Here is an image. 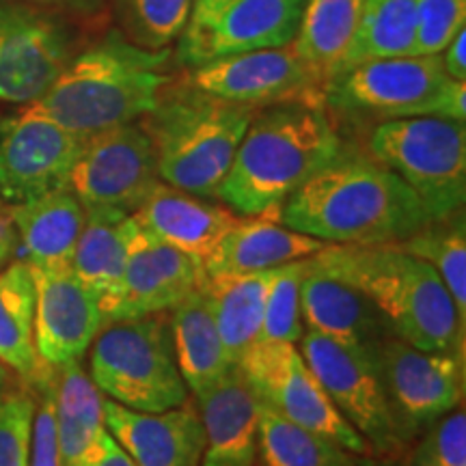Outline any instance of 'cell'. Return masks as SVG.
I'll list each match as a JSON object with an SVG mask.
<instances>
[{
	"mask_svg": "<svg viewBox=\"0 0 466 466\" xmlns=\"http://www.w3.org/2000/svg\"><path fill=\"white\" fill-rule=\"evenodd\" d=\"M415 0H363L357 31L330 76L367 61L415 55Z\"/></svg>",
	"mask_w": 466,
	"mask_h": 466,
	"instance_id": "f1b7e54d",
	"label": "cell"
},
{
	"mask_svg": "<svg viewBox=\"0 0 466 466\" xmlns=\"http://www.w3.org/2000/svg\"><path fill=\"white\" fill-rule=\"evenodd\" d=\"M76 466H137L127 456L124 447L115 441V436L106 428L102 430L97 441L89 447V451L76 462Z\"/></svg>",
	"mask_w": 466,
	"mask_h": 466,
	"instance_id": "ab89813d",
	"label": "cell"
},
{
	"mask_svg": "<svg viewBox=\"0 0 466 466\" xmlns=\"http://www.w3.org/2000/svg\"><path fill=\"white\" fill-rule=\"evenodd\" d=\"M300 318L307 330L350 348L378 352L391 333L387 319L363 291L305 261L300 279Z\"/></svg>",
	"mask_w": 466,
	"mask_h": 466,
	"instance_id": "ffe728a7",
	"label": "cell"
},
{
	"mask_svg": "<svg viewBox=\"0 0 466 466\" xmlns=\"http://www.w3.org/2000/svg\"><path fill=\"white\" fill-rule=\"evenodd\" d=\"M126 244L124 289L115 322L168 313L206 279L188 255L162 242L134 217L126 218Z\"/></svg>",
	"mask_w": 466,
	"mask_h": 466,
	"instance_id": "ac0fdd59",
	"label": "cell"
},
{
	"mask_svg": "<svg viewBox=\"0 0 466 466\" xmlns=\"http://www.w3.org/2000/svg\"><path fill=\"white\" fill-rule=\"evenodd\" d=\"M168 326L175 360L186 387L199 398L223 380L233 367L225 354L217 319L201 285L171 309Z\"/></svg>",
	"mask_w": 466,
	"mask_h": 466,
	"instance_id": "484cf974",
	"label": "cell"
},
{
	"mask_svg": "<svg viewBox=\"0 0 466 466\" xmlns=\"http://www.w3.org/2000/svg\"><path fill=\"white\" fill-rule=\"evenodd\" d=\"M311 264L339 277L374 302L395 337L419 350L464 359L466 322L428 261L398 247L329 244Z\"/></svg>",
	"mask_w": 466,
	"mask_h": 466,
	"instance_id": "277c9868",
	"label": "cell"
},
{
	"mask_svg": "<svg viewBox=\"0 0 466 466\" xmlns=\"http://www.w3.org/2000/svg\"><path fill=\"white\" fill-rule=\"evenodd\" d=\"M130 217L162 242L188 255L201 270L223 238L240 220L229 208L209 203L203 197L177 190L165 182L156 186L147 201Z\"/></svg>",
	"mask_w": 466,
	"mask_h": 466,
	"instance_id": "44dd1931",
	"label": "cell"
},
{
	"mask_svg": "<svg viewBox=\"0 0 466 466\" xmlns=\"http://www.w3.org/2000/svg\"><path fill=\"white\" fill-rule=\"evenodd\" d=\"M17 242V233L14 227V220H11L9 206H3L0 203V247L14 250Z\"/></svg>",
	"mask_w": 466,
	"mask_h": 466,
	"instance_id": "b9f144b4",
	"label": "cell"
},
{
	"mask_svg": "<svg viewBox=\"0 0 466 466\" xmlns=\"http://www.w3.org/2000/svg\"><path fill=\"white\" fill-rule=\"evenodd\" d=\"M363 0H309L289 48L326 76L357 31Z\"/></svg>",
	"mask_w": 466,
	"mask_h": 466,
	"instance_id": "1f68e13d",
	"label": "cell"
},
{
	"mask_svg": "<svg viewBox=\"0 0 466 466\" xmlns=\"http://www.w3.org/2000/svg\"><path fill=\"white\" fill-rule=\"evenodd\" d=\"M357 466H400L395 460L380 458V456H363L359 460Z\"/></svg>",
	"mask_w": 466,
	"mask_h": 466,
	"instance_id": "7bdbcfd3",
	"label": "cell"
},
{
	"mask_svg": "<svg viewBox=\"0 0 466 466\" xmlns=\"http://www.w3.org/2000/svg\"><path fill=\"white\" fill-rule=\"evenodd\" d=\"M89 376L104 398L132 410L162 412L190 400L167 313L104 326L91 343Z\"/></svg>",
	"mask_w": 466,
	"mask_h": 466,
	"instance_id": "52a82bcc",
	"label": "cell"
},
{
	"mask_svg": "<svg viewBox=\"0 0 466 466\" xmlns=\"http://www.w3.org/2000/svg\"><path fill=\"white\" fill-rule=\"evenodd\" d=\"M67 17L26 0H0V102L33 104L78 52Z\"/></svg>",
	"mask_w": 466,
	"mask_h": 466,
	"instance_id": "4fadbf2b",
	"label": "cell"
},
{
	"mask_svg": "<svg viewBox=\"0 0 466 466\" xmlns=\"http://www.w3.org/2000/svg\"><path fill=\"white\" fill-rule=\"evenodd\" d=\"M126 218L115 212H86L72 258L74 275L96 299L104 326L115 322L124 289Z\"/></svg>",
	"mask_w": 466,
	"mask_h": 466,
	"instance_id": "d4e9b609",
	"label": "cell"
},
{
	"mask_svg": "<svg viewBox=\"0 0 466 466\" xmlns=\"http://www.w3.org/2000/svg\"><path fill=\"white\" fill-rule=\"evenodd\" d=\"M14 382H15V374L9 370L7 365L3 363V360H0V391L14 387Z\"/></svg>",
	"mask_w": 466,
	"mask_h": 466,
	"instance_id": "ee69618b",
	"label": "cell"
},
{
	"mask_svg": "<svg viewBox=\"0 0 466 466\" xmlns=\"http://www.w3.org/2000/svg\"><path fill=\"white\" fill-rule=\"evenodd\" d=\"M11 253H14V250H9V248H5V247H0V268H3L5 264H7V259L11 258Z\"/></svg>",
	"mask_w": 466,
	"mask_h": 466,
	"instance_id": "f6af8a7d",
	"label": "cell"
},
{
	"mask_svg": "<svg viewBox=\"0 0 466 466\" xmlns=\"http://www.w3.org/2000/svg\"><path fill=\"white\" fill-rule=\"evenodd\" d=\"M398 248L428 261L456 302L460 318L466 322V223L464 209L451 217L430 220L415 236Z\"/></svg>",
	"mask_w": 466,
	"mask_h": 466,
	"instance_id": "d6a6232c",
	"label": "cell"
},
{
	"mask_svg": "<svg viewBox=\"0 0 466 466\" xmlns=\"http://www.w3.org/2000/svg\"><path fill=\"white\" fill-rule=\"evenodd\" d=\"M299 350L333 406L367 441L371 456L398 462L410 442L389 404L378 352L343 346L313 330L302 333Z\"/></svg>",
	"mask_w": 466,
	"mask_h": 466,
	"instance_id": "9c48e42d",
	"label": "cell"
},
{
	"mask_svg": "<svg viewBox=\"0 0 466 466\" xmlns=\"http://www.w3.org/2000/svg\"><path fill=\"white\" fill-rule=\"evenodd\" d=\"M0 127H3V126H0Z\"/></svg>",
	"mask_w": 466,
	"mask_h": 466,
	"instance_id": "bcb514c9",
	"label": "cell"
},
{
	"mask_svg": "<svg viewBox=\"0 0 466 466\" xmlns=\"http://www.w3.org/2000/svg\"><path fill=\"white\" fill-rule=\"evenodd\" d=\"M441 63L450 78L466 83V28H462V31L445 46V50L441 52Z\"/></svg>",
	"mask_w": 466,
	"mask_h": 466,
	"instance_id": "60d3db41",
	"label": "cell"
},
{
	"mask_svg": "<svg viewBox=\"0 0 466 466\" xmlns=\"http://www.w3.org/2000/svg\"><path fill=\"white\" fill-rule=\"evenodd\" d=\"M173 63L171 48L145 50L108 28L28 108L86 138L147 115L173 80Z\"/></svg>",
	"mask_w": 466,
	"mask_h": 466,
	"instance_id": "3957f363",
	"label": "cell"
},
{
	"mask_svg": "<svg viewBox=\"0 0 466 466\" xmlns=\"http://www.w3.org/2000/svg\"><path fill=\"white\" fill-rule=\"evenodd\" d=\"M35 7L48 9L72 22H93L106 14L110 0H26Z\"/></svg>",
	"mask_w": 466,
	"mask_h": 466,
	"instance_id": "f35d334b",
	"label": "cell"
},
{
	"mask_svg": "<svg viewBox=\"0 0 466 466\" xmlns=\"http://www.w3.org/2000/svg\"><path fill=\"white\" fill-rule=\"evenodd\" d=\"M184 78L197 89L253 108L288 102L324 104V74L289 46L218 58L186 69Z\"/></svg>",
	"mask_w": 466,
	"mask_h": 466,
	"instance_id": "9a60e30c",
	"label": "cell"
},
{
	"mask_svg": "<svg viewBox=\"0 0 466 466\" xmlns=\"http://www.w3.org/2000/svg\"><path fill=\"white\" fill-rule=\"evenodd\" d=\"M326 247L329 242L289 229L275 218L240 217L238 225L214 250L203 272L206 277H212L272 270L291 261L313 258Z\"/></svg>",
	"mask_w": 466,
	"mask_h": 466,
	"instance_id": "603a6c76",
	"label": "cell"
},
{
	"mask_svg": "<svg viewBox=\"0 0 466 466\" xmlns=\"http://www.w3.org/2000/svg\"><path fill=\"white\" fill-rule=\"evenodd\" d=\"M258 110L173 78L138 124L154 145L162 182L214 199Z\"/></svg>",
	"mask_w": 466,
	"mask_h": 466,
	"instance_id": "5b68a950",
	"label": "cell"
},
{
	"mask_svg": "<svg viewBox=\"0 0 466 466\" xmlns=\"http://www.w3.org/2000/svg\"><path fill=\"white\" fill-rule=\"evenodd\" d=\"M0 132V201L17 206L67 188L85 137L28 106Z\"/></svg>",
	"mask_w": 466,
	"mask_h": 466,
	"instance_id": "2e32d148",
	"label": "cell"
},
{
	"mask_svg": "<svg viewBox=\"0 0 466 466\" xmlns=\"http://www.w3.org/2000/svg\"><path fill=\"white\" fill-rule=\"evenodd\" d=\"M195 0H110L119 31L145 50H167L182 37Z\"/></svg>",
	"mask_w": 466,
	"mask_h": 466,
	"instance_id": "836d02e7",
	"label": "cell"
},
{
	"mask_svg": "<svg viewBox=\"0 0 466 466\" xmlns=\"http://www.w3.org/2000/svg\"><path fill=\"white\" fill-rule=\"evenodd\" d=\"M0 360L28 387L55 371L35 348V281L26 261L0 272Z\"/></svg>",
	"mask_w": 466,
	"mask_h": 466,
	"instance_id": "83f0119b",
	"label": "cell"
},
{
	"mask_svg": "<svg viewBox=\"0 0 466 466\" xmlns=\"http://www.w3.org/2000/svg\"><path fill=\"white\" fill-rule=\"evenodd\" d=\"M363 456L318 436L270 406L258 404V445L253 466H357Z\"/></svg>",
	"mask_w": 466,
	"mask_h": 466,
	"instance_id": "4dcf8cb0",
	"label": "cell"
},
{
	"mask_svg": "<svg viewBox=\"0 0 466 466\" xmlns=\"http://www.w3.org/2000/svg\"><path fill=\"white\" fill-rule=\"evenodd\" d=\"M415 55H441L466 25V0H415Z\"/></svg>",
	"mask_w": 466,
	"mask_h": 466,
	"instance_id": "74e56055",
	"label": "cell"
},
{
	"mask_svg": "<svg viewBox=\"0 0 466 466\" xmlns=\"http://www.w3.org/2000/svg\"><path fill=\"white\" fill-rule=\"evenodd\" d=\"M37 395L26 387L0 391V466H28Z\"/></svg>",
	"mask_w": 466,
	"mask_h": 466,
	"instance_id": "d590c367",
	"label": "cell"
},
{
	"mask_svg": "<svg viewBox=\"0 0 466 466\" xmlns=\"http://www.w3.org/2000/svg\"><path fill=\"white\" fill-rule=\"evenodd\" d=\"M17 240L33 268L72 266L86 212L72 190L61 188L39 199L9 206Z\"/></svg>",
	"mask_w": 466,
	"mask_h": 466,
	"instance_id": "cb8c5ba5",
	"label": "cell"
},
{
	"mask_svg": "<svg viewBox=\"0 0 466 466\" xmlns=\"http://www.w3.org/2000/svg\"><path fill=\"white\" fill-rule=\"evenodd\" d=\"M389 404L408 442L441 417L450 415L464 398V359L430 352L389 335L378 348Z\"/></svg>",
	"mask_w": 466,
	"mask_h": 466,
	"instance_id": "5bb4252c",
	"label": "cell"
},
{
	"mask_svg": "<svg viewBox=\"0 0 466 466\" xmlns=\"http://www.w3.org/2000/svg\"><path fill=\"white\" fill-rule=\"evenodd\" d=\"M324 106L333 119L382 124L406 116L466 119V83L445 74L441 55L367 61L324 83Z\"/></svg>",
	"mask_w": 466,
	"mask_h": 466,
	"instance_id": "8992f818",
	"label": "cell"
},
{
	"mask_svg": "<svg viewBox=\"0 0 466 466\" xmlns=\"http://www.w3.org/2000/svg\"><path fill=\"white\" fill-rule=\"evenodd\" d=\"M305 261H291L279 268L277 281L268 296L264 322L255 343H299L302 330L300 318V279Z\"/></svg>",
	"mask_w": 466,
	"mask_h": 466,
	"instance_id": "e575fe53",
	"label": "cell"
},
{
	"mask_svg": "<svg viewBox=\"0 0 466 466\" xmlns=\"http://www.w3.org/2000/svg\"><path fill=\"white\" fill-rule=\"evenodd\" d=\"M35 348L52 370L80 360L104 329L102 313L91 291L74 275L72 266L33 268Z\"/></svg>",
	"mask_w": 466,
	"mask_h": 466,
	"instance_id": "e0dca14e",
	"label": "cell"
},
{
	"mask_svg": "<svg viewBox=\"0 0 466 466\" xmlns=\"http://www.w3.org/2000/svg\"><path fill=\"white\" fill-rule=\"evenodd\" d=\"M104 425L137 466H199L206 432L192 401L162 412L132 410L104 398Z\"/></svg>",
	"mask_w": 466,
	"mask_h": 466,
	"instance_id": "d6986e66",
	"label": "cell"
},
{
	"mask_svg": "<svg viewBox=\"0 0 466 466\" xmlns=\"http://www.w3.org/2000/svg\"><path fill=\"white\" fill-rule=\"evenodd\" d=\"M430 220L391 168L350 145L279 212V223L289 229L341 247H398Z\"/></svg>",
	"mask_w": 466,
	"mask_h": 466,
	"instance_id": "6da1fadb",
	"label": "cell"
},
{
	"mask_svg": "<svg viewBox=\"0 0 466 466\" xmlns=\"http://www.w3.org/2000/svg\"><path fill=\"white\" fill-rule=\"evenodd\" d=\"M404 466H466L464 404L417 436Z\"/></svg>",
	"mask_w": 466,
	"mask_h": 466,
	"instance_id": "8d00e7d4",
	"label": "cell"
},
{
	"mask_svg": "<svg viewBox=\"0 0 466 466\" xmlns=\"http://www.w3.org/2000/svg\"><path fill=\"white\" fill-rule=\"evenodd\" d=\"M238 367L261 404L309 432L337 442L343 450L357 456H371L367 441L326 395L299 343H253Z\"/></svg>",
	"mask_w": 466,
	"mask_h": 466,
	"instance_id": "8fae6325",
	"label": "cell"
},
{
	"mask_svg": "<svg viewBox=\"0 0 466 466\" xmlns=\"http://www.w3.org/2000/svg\"><path fill=\"white\" fill-rule=\"evenodd\" d=\"M279 268L247 275L206 277L201 289L206 291L220 341L231 365L240 363L244 352L258 341L268 296L277 281Z\"/></svg>",
	"mask_w": 466,
	"mask_h": 466,
	"instance_id": "4316f807",
	"label": "cell"
},
{
	"mask_svg": "<svg viewBox=\"0 0 466 466\" xmlns=\"http://www.w3.org/2000/svg\"><path fill=\"white\" fill-rule=\"evenodd\" d=\"M162 182L154 145L138 121L86 137L69 173L67 190L85 212L130 217Z\"/></svg>",
	"mask_w": 466,
	"mask_h": 466,
	"instance_id": "7c38bea8",
	"label": "cell"
},
{
	"mask_svg": "<svg viewBox=\"0 0 466 466\" xmlns=\"http://www.w3.org/2000/svg\"><path fill=\"white\" fill-rule=\"evenodd\" d=\"M346 147L324 104L259 108L217 192L238 217L279 220L285 201Z\"/></svg>",
	"mask_w": 466,
	"mask_h": 466,
	"instance_id": "7a4b0ae2",
	"label": "cell"
},
{
	"mask_svg": "<svg viewBox=\"0 0 466 466\" xmlns=\"http://www.w3.org/2000/svg\"><path fill=\"white\" fill-rule=\"evenodd\" d=\"M367 154L398 175L423 203L430 218L464 209L466 127L445 116H406L376 124Z\"/></svg>",
	"mask_w": 466,
	"mask_h": 466,
	"instance_id": "ba28073f",
	"label": "cell"
},
{
	"mask_svg": "<svg viewBox=\"0 0 466 466\" xmlns=\"http://www.w3.org/2000/svg\"><path fill=\"white\" fill-rule=\"evenodd\" d=\"M206 447L199 466H253L258 445V395L233 365L199 398Z\"/></svg>",
	"mask_w": 466,
	"mask_h": 466,
	"instance_id": "7402d4cb",
	"label": "cell"
},
{
	"mask_svg": "<svg viewBox=\"0 0 466 466\" xmlns=\"http://www.w3.org/2000/svg\"><path fill=\"white\" fill-rule=\"evenodd\" d=\"M309 0H195L175 66L195 69L225 56L285 48L296 39Z\"/></svg>",
	"mask_w": 466,
	"mask_h": 466,
	"instance_id": "30bf717a",
	"label": "cell"
},
{
	"mask_svg": "<svg viewBox=\"0 0 466 466\" xmlns=\"http://www.w3.org/2000/svg\"><path fill=\"white\" fill-rule=\"evenodd\" d=\"M61 376L55 391L56 439L63 466H76L97 441L104 425V395L80 365V360L58 367Z\"/></svg>",
	"mask_w": 466,
	"mask_h": 466,
	"instance_id": "f546056e",
	"label": "cell"
}]
</instances>
